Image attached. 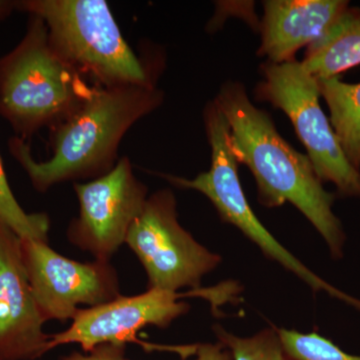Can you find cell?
Masks as SVG:
<instances>
[{
  "label": "cell",
  "mask_w": 360,
  "mask_h": 360,
  "mask_svg": "<svg viewBox=\"0 0 360 360\" xmlns=\"http://www.w3.org/2000/svg\"><path fill=\"white\" fill-rule=\"evenodd\" d=\"M155 85H94L84 103L49 129L51 155L37 161L25 141H8L13 158L39 193L73 180L94 179L115 167L123 136L141 118L162 103Z\"/></svg>",
  "instance_id": "6da1fadb"
},
{
  "label": "cell",
  "mask_w": 360,
  "mask_h": 360,
  "mask_svg": "<svg viewBox=\"0 0 360 360\" xmlns=\"http://www.w3.org/2000/svg\"><path fill=\"white\" fill-rule=\"evenodd\" d=\"M214 101L229 122L236 160L257 180L262 205L295 206L326 240L331 255L340 258L345 234L333 213L335 195L324 189L309 155L284 141L269 113L251 103L243 84H225Z\"/></svg>",
  "instance_id": "7a4b0ae2"
},
{
  "label": "cell",
  "mask_w": 360,
  "mask_h": 360,
  "mask_svg": "<svg viewBox=\"0 0 360 360\" xmlns=\"http://www.w3.org/2000/svg\"><path fill=\"white\" fill-rule=\"evenodd\" d=\"M92 87L56 53L44 20L34 14L20 44L0 58V116L23 141L65 120Z\"/></svg>",
  "instance_id": "3957f363"
},
{
  "label": "cell",
  "mask_w": 360,
  "mask_h": 360,
  "mask_svg": "<svg viewBox=\"0 0 360 360\" xmlns=\"http://www.w3.org/2000/svg\"><path fill=\"white\" fill-rule=\"evenodd\" d=\"M15 11L39 16L59 58L101 87L153 84L105 0H20Z\"/></svg>",
  "instance_id": "277c9868"
},
{
  "label": "cell",
  "mask_w": 360,
  "mask_h": 360,
  "mask_svg": "<svg viewBox=\"0 0 360 360\" xmlns=\"http://www.w3.org/2000/svg\"><path fill=\"white\" fill-rule=\"evenodd\" d=\"M262 73L264 80L255 94L288 116L321 181L335 184L341 196L360 198V170L347 160L322 110L316 78L295 59L283 63L267 61Z\"/></svg>",
  "instance_id": "5b68a950"
},
{
  "label": "cell",
  "mask_w": 360,
  "mask_h": 360,
  "mask_svg": "<svg viewBox=\"0 0 360 360\" xmlns=\"http://www.w3.org/2000/svg\"><path fill=\"white\" fill-rule=\"evenodd\" d=\"M176 198L170 189L148 196L134 220L125 245L139 258L148 279V288L177 292L201 288L203 277L213 271L221 257L200 245L177 217Z\"/></svg>",
  "instance_id": "8992f818"
},
{
  "label": "cell",
  "mask_w": 360,
  "mask_h": 360,
  "mask_svg": "<svg viewBox=\"0 0 360 360\" xmlns=\"http://www.w3.org/2000/svg\"><path fill=\"white\" fill-rule=\"evenodd\" d=\"M20 250L45 322L72 321L80 305L97 307L122 295L120 277L110 262L70 259L52 250L49 243L34 239H21Z\"/></svg>",
  "instance_id": "52a82bcc"
},
{
  "label": "cell",
  "mask_w": 360,
  "mask_h": 360,
  "mask_svg": "<svg viewBox=\"0 0 360 360\" xmlns=\"http://www.w3.org/2000/svg\"><path fill=\"white\" fill-rule=\"evenodd\" d=\"M75 191L79 212L68 226V240L94 259L110 262L146 205L148 187L135 176L129 158L123 156L108 174L75 184Z\"/></svg>",
  "instance_id": "ba28073f"
},
{
  "label": "cell",
  "mask_w": 360,
  "mask_h": 360,
  "mask_svg": "<svg viewBox=\"0 0 360 360\" xmlns=\"http://www.w3.org/2000/svg\"><path fill=\"white\" fill-rule=\"evenodd\" d=\"M181 298V293L148 288L141 295H120L103 304L80 309L70 328L51 335V349L70 343L79 345L85 354L106 343L137 342L151 348L137 340V333L148 326L168 328L187 314L191 305Z\"/></svg>",
  "instance_id": "9c48e42d"
},
{
  "label": "cell",
  "mask_w": 360,
  "mask_h": 360,
  "mask_svg": "<svg viewBox=\"0 0 360 360\" xmlns=\"http://www.w3.org/2000/svg\"><path fill=\"white\" fill-rule=\"evenodd\" d=\"M20 238L0 225V360H34L51 349L21 258Z\"/></svg>",
  "instance_id": "30bf717a"
},
{
  "label": "cell",
  "mask_w": 360,
  "mask_h": 360,
  "mask_svg": "<svg viewBox=\"0 0 360 360\" xmlns=\"http://www.w3.org/2000/svg\"><path fill=\"white\" fill-rule=\"evenodd\" d=\"M262 45L269 63L295 60L296 51L321 39L348 7L342 0H267Z\"/></svg>",
  "instance_id": "8fae6325"
},
{
  "label": "cell",
  "mask_w": 360,
  "mask_h": 360,
  "mask_svg": "<svg viewBox=\"0 0 360 360\" xmlns=\"http://www.w3.org/2000/svg\"><path fill=\"white\" fill-rule=\"evenodd\" d=\"M302 65L316 79L338 77L360 65V9L348 6L321 39L307 46Z\"/></svg>",
  "instance_id": "7c38bea8"
},
{
  "label": "cell",
  "mask_w": 360,
  "mask_h": 360,
  "mask_svg": "<svg viewBox=\"0 0 360 360\" xmlns=\"http://www.w3.org/2000/svg\"><path fill=\"white\" fill-rule=\"evenodd\" d=\"M317 82L341 148L352 167L360 170V84H347L340 77Z\"/></svg>",
  "instance_id": "4fadbf2b"
},
{
  "label": "cell",
  "mask_w": 360,
  "mask_h": 360,
  "mask_svg": "<svg viewBox=\"0 0 360 360\" xmlns=\"http://www.w3.org/2000/svg\"><path fill=\"white\" fill-rule=\"evenodd\" d=\"M0 225L13 231L21 239L49 243L51 220L46 213H27L11 191L0 156Z\"/></svg>",
  "instance_id": "5bb4252c"
},
{
  "label": "cell",
  "mask_w": 360,
  "mask_h": 360,
  "mask_svg": "<svg viewBox=\"0 0 360 360\" xmlns=\"http://www.w3.org/2000/svg\"><path fill=\"white\" fill-rule=\"evenodd\" d=\"M215 333L231 352L232 360H288L278 333L266 328L250 338H239L217 326Z\"/></svg>",
  "instance_id": "9a60e30c"
},
{
  "label": "cell",
  "mask_w": 360,
  "mask_h": 360,
  "mask_svg": "<svg viewBox=\"0 0 360 360\" xmlns=\"http://www.w3.org/2000/svg\"><path fill=\"white\" fill-rule=\"evenodd\" d=\"M277 333L288 360H360V356L347 354L316 333H302L284 328Z\"/></svg>",
  "instance_id": "2e32d148"
},
{
  "label": "cell",
  "mask_w": 360,
  "mask_h": 360,
  "mask_svg": "<svg viewBox=\"0 0 360 360\" xmlns=\"http://www.w3.org/2000/svg\"><path fill=\"white\" fill-rule=\"evenodd\" d=\"M125 345H98L87 354L75 352L63 360H129L124 356ZM195 360H232L231 352L222 343H205L196 347Z\"/></svg>",
  "instance_id": "e0dca14e"
},
{
  "label": "cell",
  "mask_w": 360,
  "mask_h": 360,
  "mask_svg": "<svg viewBox=\"0 0 360 360\" xmlns=\"http://www.w3.org/2000/svg\"><path fill=\"white\" fill-rule=\"evenodd\" d=\"M13 11H15L14 1L0 0V21L6 20Z\"/></svg>",
  "instance_id": "ac0fdd59"
}]
</instances>
